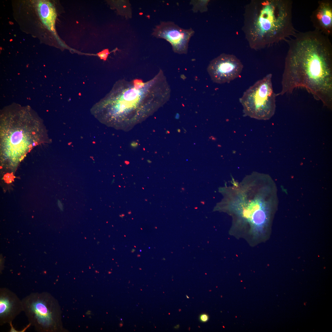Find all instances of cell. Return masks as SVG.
I'll list each match as a JSON object with an SVG mask.
<instances>
[{"instance_id": "cell-1", "label": "cell", "mask_w": 332, "mask_h": 332, "mask_svg": "<svg viewBox=\"0 0 332 332\" xmlns=\"http://www.w3.org/2000/svg\"><path fill=\"white\" fill-rule=\"evenodd\" d=\"M292 37L288 41L282 89L277 95L303 88L331 109L332 45L329 37L315 30Z\"/></svg>"}, {"instance_id": "cell-2", "label": "cell", "mask_w": 332, "mask_h": 332, "mask_svg": "<svg viewBox=\"0 0 332 332\" xmlns=\"http://www.w3.org/2000/svg\"><path fill=\"white\" fill-rule=\"evenodd\" d=\"M123 81L116 82L104 97L92 107L95 118L107 125L120 127L127 121V118L136 117L142 110L146 113L147 107L157 108L167 101L165 88L156 77L146 83L142 89H136L132 85Z\"/></svg>"}, {"instance_id": "cell-3", "label": "cell", "mask_w": 332, "mask_h": 332, "mask_svg": "<svg viewBox=\"0 0 332 332\" xmlns=\"http://www.w3.org/2000/svg\"><path fill=\"white\" fill-rule=\"evenodd\" d=\"M290 0L252 1L246 6L243 29L250 47L268 46L296 33Z\"/></svg>"}, {"instance_id": "cell-4", "label": "cell", "mask_w": 332, "mask_h": 332, "mask_svg": "<svg viewBox=\"0 0 332 332\" xmlns=\"http://www.w3.org/2000/svg\"><path fill=\"white\" fill-rule=\"evenodd\" d=\"M272 75L269 74L250 87L239 98L244 115L258 120H267L274 115L277 95L273 91Z\"/></svg>"}, {"instance_id": "cell-5", "label": "cell", "mask_w": 332, "mask_h": 332, "mask_svg": "<svg viewBox=\"0 0 332 332\" xmlns=\"http://www.w3.org/2000/svg\"><path fill=\"white\" fill-rule=\"evenodd\" d=\"M23 311L30 324L38 331H53L55 321L51 297L48 293H35L22 300Z\"/></svg>"}, {"instance_id": "cell-6", "label": "cell", "mask_w": 332, "mask_h": 332, "mask_svg": "<svg viewBox=\"0 0 332 332\" xmlns=\"http://www.w3.org/2000/svg\"><path fill=\"white\" fill-rule=\"evenodd\" d=\"M243 68L242 63L235 55L222 53L210 62L207 70L214 82L223 84L238 77Z\"/></svg>"}, {"instance_id": "cell-7", "label": "cell", "mask_w": 332, "mask_h": 332, "mask_svg": "<svg viewBox=\"0 0 332 332\" xmlns=\"http://www.w3.org/2000/svg\"><path fill=\"white\" fill-rule=\"evenodd\" d=\"M194 33L192 28L184 29L173 22L167 21L162 22L157 25L152 35L168 42L174 53L182 54L187 53L189 42Z\"/></svg>"}, {"instance_id": "cell-8", "label": "cell", "mask_w": 332, "mask_h": 332, "mask_svg": "<svg viewBox=\"0 0 332 332\" xmlns=\"http://www.w3.org/2000/svg\"><path fill=\"white\" fill-rule=\"evenodd\" d=\"M23 311L22 301L10 290L3 288L0 291V323H10Z\"/></svg>"}, {"instance_id": "cell-9", "label": "cell", "mask_w": 332, "mask_h": 332, "mask_svg": "<svg viewBox=\"0 0 332 332\" xmlns=\"http://www.w3.org/2000/svg\"><path fill=\"white\" fill-rule=\"evenodd\" d=\"M315 30L329 37L332 34V2L329 0L318 1L317 8L311 16Z\"/></svg>"}, {"instance_id": "cell-10", "label": "cell", "mask_w": 332, "mask_h": 332, "mask_svg": "<svg viewBox=\"0 0 332 332\" xmlns=\"http://www.w3.org/2000/svg\"><path fill=\"white\" fill-rule=\"evenodd\" d=\"M38 10L43 22L51 30H53L56 17L55 10L51 4L45 1L39 2Z\"/></svg>"}, {"instance_id": "cell-11", "label": "cell", "mask_w": 332, "mask_h": 332, "mask_svg": "<svg viewBox=\"0 0 332 332\" xmlns=\"http://www.w3.org/2000/svg\"><path fill=\"white\" fill-rule=\"evenodd\" d=\"M209 0L192 1L191 2L193 6V10L194 12L199 10L201 12L207 11V5Z\"/></svg>"}, {"instance_id": "cell-12", "label": "cell", "mask_w": 332, "mask_h": 332, "mask_svg": "<svg viewBox=\"0 0 332 332\" xmlns=\"http://www.w3.org/2000/svg\"><path fill=\"white\" fill-rule=\"evenodd\" d=\"M132 84L134 88L136 90H139L144 88L146 83L144 82L143 81L139 79H136L132 81Z\"/></svg>"}, {"instance_id": "cell-13", "label": "cell", "mask_w": 332, "mask_h": 332, "mask_svg": "<svg viewBox=\"0 0 332 332\" xmlns=\"http://www.w3.org/2000/svg\"><path fill=\"white\" fill-rule=\"evenodd\" d=\"M109 54V50L106 49H104L101 52L97 53V55L101 59L105 61Z\"/></svg>"}, {"instance_id": "cell-14", "label": "cell", "mask_w": 332, "mask_h": 332, "mask_svg": "<svg viewBox=\"0 0 332 332\" xmlns=\"http://www.w3.org/2000/svg\"><path fill=\"white\" fill-rule=\"evenodd\" d=\"M208 319V316L206 314H203L200 317L201 320L204 322L207 321Z\"/></svg>"}, {"instance_id": "cell-15", "label": "cell", "mask_w": 332, "mask_h": 332, "mask_svg": "<svg viewBox=\"0 0 332 332\" xmlns=\"http://www.w3.org/2000/svg\"><path fill=\"white\" fill-rule=\"evenodd\" d=\"M35 145H36V143H35V142H33V144H32V145H33V146H35Z\"/></svg>"}]
</instances>
